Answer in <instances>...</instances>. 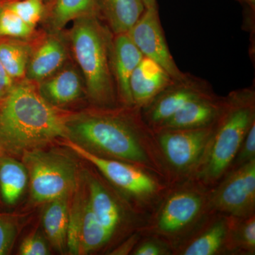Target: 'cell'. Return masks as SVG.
<instances>
[{
  "mask_svg": "<svg viewBox=\"0 0 255 255\" xmlns=\"http://www.w3.org/2000/svg\"><path fill=\"white\" fill-rule=\"evenodd\" d=\"M65 139L99 157L138 166L171 184L155 132L136 107H94L71 114Z\"/></svg>",
  "mask_w": 255,
  "mask_h": 255,
  "instance_id": "cell-1",
  "label": "cell"
},
{
  "mask_svg": "<svg viewBox=\"0 0 255 255\" xmlns=\"http://www.w3.org/2000/svg\"><path fill=\"white\" fill-rule=\"evenodd\" d=\"M70 114L50 105L31 82L15 83L0 102V147L7 155L21 156L65 139Z\"/></svg>",
  "mask_w": 255,
  "mask_h": 255,
  "instance_id": "cell-2",
  "label": "cell"
},
{
  "mask_svg": "<svg viewBox=\"0 0 255 255\" xmlns=\"http://www.w3.org/2000/svg\"><path fill=\"white\" fill-rule=\"evenodd\" d=\"M255 124V86L234 90L223 97L205 154L191 179L207 188L217 184L231 170L242 142Z\"/></svg>",
  "mask_w": 255,
  "mask_h": 255,
  "instance_id": "cell-3",
  "label": "cell"
},
{
  "mask_svg": "<svg viewBox=\"0 0 255 255\" xmlns=\"http://www.w3.org/2000/svg\"><path fill=\"white\" fill-rule=\"evenodd\" d=\"M73 23L70 40L89 100L93 107H118L112 73L113 33L97 14L82 16Z\"/></svg>",
  "mask_w": 255,
  "mask_h": 255,
  "instance_id": "cell-4",
  "label": "cell"
},
{
  "mask_svg": "<svg viewBox=\"0 0 255 255\" xmlns=\"http://www.w3.org/2000/svg\"><path fill=\"white\" fill-rule=\"evenodd\" d=\"M209 191L193 179L169 184L137 232L159 238L174 251L210 214Z\"/></svg>",
  "mask_w": 255,
  "mask_h": 255,
  "instance_id": "cell-5",
  "label": "cell"
},
{
  "mask_svg": "<svg viewBox=\"0 0 255 255\" xmlns=\"http://www.w3.org/2000/svg\"><path fill=\"white\" fill-rule=\"evenodd\" d=\"M63 140V145L90 162L115 190L145 218L155 209L169 187L163 179L138 166L99 157L70 140Z\"/></svg>",
  "mask_w": 255,
  "mask_h": 255,
  "instance_id": "cell-6",
  "label": "cell"
},
{
  "mask_svg": "<svg viewBox=\"0 0 255 255\" xmlns=\"http://www.w3.org/2000/svg\"><path fill=\"white\" fill-rule=\"evenodd\" d=\"M22 162L27 169L32 201L44 204L71 194L78 187V162L61 151L37 149L25 152Z\"/></svg>",
  "mask_w": 255,
  "mask_h": 255,
  "instance_id": "cell-7",
  "label": "cell"
},
{
  "mask_svg": "<svg viewBox=\"0 0 255 255\" xmlns=\"http://www.w3.org/2000/svg\"><path fill=\"white\" fill-rule=\"evenodd\" d=\"M214 124L199 128L154 130L171 184L191 179L195 173L211 140Z\"/></svg>",
  "mask_w": 255,
  "mask_h": 255,
  "instance_id": "cell-8",
  "label": "cell"
},
{
  "mask_svg": "<svg viewBox=\"0 0 255 255\" xmlns=\"http://www.w3.org/2000/svg\"><path fill=\"white\" fill-rule=\"evenodd\" d=\"M83 179L90 207L112 241L121 236L126 239L142 227L145 216L139 214L125 198L119 196V193L114 192L106 179L104 182L98 175L89 172H85Z\"/></svg>",
  "mask_w": 255,
  "mask_h": 255,
  "instance_id": "cell-9",
  "label": "cell"
},
{
  "mask_svg": "<svg viewBox=\"0 0 255 255\" xmlns=\"http://www.w3.org/2000/svg\"><path fill=\"white\" fill-rule=\"evenodd\" d=\"M209 211L234 218L255 214V159L231 169L209 188Z\"/></svg>",
  "mask_w": 255,
  "mask_h": 255,
  "instance_id": "cell-10",
  "label": "cell"
},
{
  "mask_svg": "<svg viewBox=\"0 0 255 255\" xmlns=\"http://www.w3.org/2000/svg\"><path fill=\"white\" fill-rule=\"evenodd\" d=\"M214 95L216 93L209 82L188 73L185 78L174 80L142 108V118L154 130L187 104Z\"/></svg>",
  "mask_w": 255,
  "mask_h": 255,
  "instance_id": "cell-11",
  "label": "cell"
},
{
  "mask_svg": "<svg viewBox=\"0 0 255 255\" xmlns=\"http://www.w3.org/2000/svg\"><path fill=\"white\" fill-rule=\"evenodd\" d=\"M128 34L144 57L159 64L174 80H181L187 76L188 73L179 68L171 54L157 6L145 8L143 14Z\"/></svg>",
  "mask_w": 255,
  "mask_h": 255,
  "instance_id": "cell-12",
  "label": "cell"
},
{
  "mask_svg": "<svg viewBox=\"0 0 255 255\" xmlns=\"http://www.w3.org/2000/svg\"><path fill=\"white\" fill-rule=\"evenodd\" d=\"M232 217L211 213L190 236L177 246L173 255H228Z\"/></svg>",
  "mask_w": 255,
  "mask_h": 255,
  "instance_id": "cell-13",
  "label": "cell"
},
{
  "mask_svg": "<svg viewBox=\"0 0 255 255\" xmlns=\"http://www.w3.org/2000/svg\"><path fill=\"white\" fill-rule=\"evenodd\" d=\"M143 58L128 33L114 35L112 73L119 105L135 107L130 89L132 73Z\"/></svg>",
  "mask_w": 255,
  "mask_h": 255,
  "instance_id": "cell-14",
  "label": "cell"
},
{
  "mask_svg": "<svg viewBox=\"0 0 255 255\" xmlns=\"http://www.w3.org/2000/svg\"><path fill=\"white\" fill-rule=\"evenodd\" d=\"M173 81L172 77L159 64L143 56L130 80L134 106L141 110Z\"/></svg>",
  "mask_w": 255,
  "mask_h": 255,
  "instance_id": "cell-15",
  "label": "cell"
},
{
  "mask_svg": "<svg viewBox=\"0 0 255 255\" xmlns=\"http://www.w3.org/2000/svg\"><path fill=\"white\" fill-rule=\"evenodd\" d=\"M223 97L214 95L191 102L153 130L191 129L210 127L216 122L222 108Z\"/></svg>",
  "mask_w": 255,
  "mask_h": 255,
  "instance_id": "cell-16",
  "label": "cell"
},
{
  "mask_svg": "<svg viewBox=\"0 0 255 255\" xmlns=\"http://www.w3.org/2000/svg\"><path fill=\"white\" fill-rule=\"evenodd\" d=\"M66 58L63 42L58 36L48 37L30 57L25 76L30 82L43 81L56 73Z\"/></svg>",
  "mask_w": 255,
  "mask_h": 255,
  "instance_id": "cell-17",
  "label": "cell"
},
{
  "mask_svg": "<svg viewBox=\"0 0 255 255\" xmlns=\"http://www.w3.org/2000/svg\"><path fill=\"white\" fill-rule=\"evenodd\" d=\"M99 16L114 35L128 33L143 14L142 0H96Z\"/></svg>",
  "mask_w": 255,
  "mask_h": 255,
  "instance_id": "cell-18",
  "label": "cell"
},
{
  "mask_svg": "<svg viewBox=\"0 0 255 255\" xmlns=\"http://www.w3.org/2000/svg\"><path fill=\"white\" fill-rule=\"evenodd\" d=\"M39 83L40 95L50 105L59 108L78 100L83 89L78 72L70 68L57 72Z\"/></svg>",
  "mask_w": 255,
  "mask_h": 255,
  "instance_id": "cell-19",
  "label": "cell"
},
{
  "mask_svg": "<svg viewBox=\"0 0 255 255\" xmlns=\"http://www.w3.org/2000/svg\"><path fill=\"white\" fill-rule=\"evenodd\" d=\"M28 184L27 169L12 156H0V204L6 208L16 206Z\"/></svg>",
  "mask_w": 255,
  "mask_h": 255,
  "instance_id": "cell-20",
  "label": "cell"
},
{
  "mask_svg": "<svg viewBox=\"0 0 255 255\" xmlns=\"http://www.w3.org/2000/svg\"><path fill=\"white\" fill-rule=\"evenodd\" d=\"M73 193L46 203L42 217L47 239L53 248L60 253L66 251L69 209Z\"/></svg>",
  "mask_w": 255,
  "mask_h": 255,
  "instance_id": "cell-21",
  "label": "cell"
},
{
  "mask_svg": "<svg viewBox=\"0 0 255 255\" xmlns=\"http://www.w3.org/2000/svg\"><path fill=\"white\" fill-rule=\"evenodd\" d=\"M112 242L110 234L99 222L92 211L85 189V204L80 233V255L96 253L105 248Z\"/></svg>",
  "mask_w": 255,
  "mask_h": 255,
  "instance_id": "cell-22",
  "label": "cell"
},
{
  "mask_svg": "<svg viewBox=\"0 0 255 255\" xmlns=\"http://www.w3.org/2000/svg\"><path fill=\"white\" fill-rule=\"evenodd\" d=\"M92 14L98 15L96 0H55L49 16L50 29L58 33L70 21Z\"/></svg>",
  "mask_w": 255,
  "mask_h": 255,
  "instance_id": "cell-23",
  "label": "cell"
},
{
  "mask_svg": "<svg viewBox=\"0 0 255 255\" xmlns=\"http://www.w3.org/2000/svg\"><path fill=\"white\" fill-rule=\"evenodd\" d=\"M228 255H255V214L232 217L228 243Z\"/></svg>",
  "mask_w": 255,
  "mask_h": 255,
  "instance_id": "cell-24",
  "label": "cell"
},
{
  "mask_svg": "<svg viewBox=\"0 0 255 255\" xmlns=\"http://www.w3.org/2000/svg\"><path fill=\"white\" fill-rule=\"evenodd\" d=\"M31 48L27 45L14 41L0 43V62L13 80L26 75Z\"/></svg>",
  "mask_w": 255,
  "mask_h": 255,
  "instance_id": "cell-25",
  "label": "cell"
},
{
  "mask_svg": "<svg viewBox=\"0 0 255 255\" xmlns=\"http://www.w3.org/2000/svg\"><path fill=\"white\" fill-rule=\"evenodd\" d=\"M81 189L76 188L70 199L67 230L66 251L70 255H80V233L85 199V186Z\"/></svg>",
  "mask_w": 255,
  "mask_h": 255,
  "instance_id": "cell-26",
  "label": "cell"
},
{
  "mask_svg": "<svg viewBox=\"0 0 255 255\" xmlns=\"http://www.w3.org/2000/svg\"><path fill=\"white\" fill-rule=\"evenodd\" d=\"M44 0H9L5 6L32 28L36 27L44 14Z\"/></svg>",
  "mask_w": 255,
  "mask_h": 255,
  "instance_id": "cell-27",
  "label": "cell"
},
{
  "mask_svg": "<svg viewBox=\"0 0 255 255\" xmlns=\"http://www.w3.org/2000/svg\"><path fill=\"white\" fill-rule=\"evenodd\" d=\"M33 31L34 28L28 26L4 4L0 13V37L26 38L31 35Z\"/></svg>",
  "mask_w": 255,
  "mask_h": 255,
  "instance_id": "cell-28",
  "label": "cell"
},
{
  "mask_svg": "<svg viewBox=\"0 0 255 255\" xmlns=\"http://www.w3.org/2000/svg\"><path fill=\"white\" fill-rule=\"evenodd\" d=\"M17 216L0 213V255L9 254L18 233Z\"/></svg>",
  "mask_w": 255,
  "mask_h": 255,
  "instance_id": "cell-29",
  "label": "cell"
},
{
  "mask_svg": "<svg viewBox=\"0 0 255 255\" xmlns=\"http://www.w3.org/2000/svg\"><path fill=\"white\" fill-rule=\"evenodd\" d=\"M132 255H173L172 248L152 236H142L132 252Z\"/></svg>",
  "mask_w": 255,
  "mask_h": 255,
  "instance_id": "cell-30",
  "label": "cell"
},
{
  "mask_svg": "<svg viewBox=\"0 0 255 255\" xmlns=\"http://www.w3.org/2000/svg\"><path fill=\"white\" fill-rule=\"evenodd\" d=\"M255 159V124L251 128L233 160L231 169ZM230 170V171H231Z\"/></svg>",
  "mask_w": 255,
  "mask_h": 255,
  "instance_id": "cell-31",
  "label": "cell"
},
{
  "mask_svg": "<svg viewBox=\"0 0 255 255\" xmlns=\"http://www.w3.org/2000/svg\"><path fill=\"white\" fill-rule=\"evenodd\" d=\"M21 255H47L50 254L49 248L44 238L38 233L29 235L21 242L18 249Z\"/></svg>",
  "mask_w": 255,
  "mask_h": 255,
  "instance_id": "cell-32",
  "label": "cell"
},
{
  "mask_svg": "<svg viewBox=\"0 0 255 255\" xmlns=\"http://www.w3.org/2000/svg\"><path fill=\"white\" fill-rule=\"evenodd\" d=\"M142 236L139 232H135L130 236L121 242L117 248L110 252V255H131L134 248H135L137 243L140 241Z\"/></svg>",
  "mask_w": 255,
  "mask_h": 255,
  "instance_id": "cell-33",
  "label": "cell"
},
{
  "mask_svg": "<svg viewBox=\"0 0 255 255\" xmlns=\"http://www.w3.org/2000/svg\"><path fill=\"white\" fill-rule=\"evenodd\" d=\"M14 80L9 76L0 62V102L4 100L12 90L15 85Z\"/></svg>",
  "mask_w": 255,
  "mask_h": 255,
  "instance_id": "cell-34",
  "label": "cell"
},
{
  "mask_svg": "<svg viewBox=\"0 0 255 255\" xmlns=\"http://www.w3.org/2000/svg\"><path fill=\"white\" fill-rule=\"evenodd\" d=\"M145 8L157 6V0H142Z\"/></svg>",
  "mask_w": 255,
  "mask_h": 255,
  "instance_id": "cell-35",
  "label": "cell"
},
{
  "mask_svg": "<svg viewBox=\"0 0 255 255\" xmlns=\"http://www.w3.org/2000/svg\"><path fill=\"white\" fill-rule=\"evenodd\" d=\"M242 1H244L246 4L249 5L254 10L255 7V0H241Z\"/></svg>",
  "mask_w": 255,
  "mask_h": 255,
  "instance_id": "cell-36",
  "label": "cell"
},
{
  "mask_svg": "<svg viewBox=\"0 0 255 255\" xmlns=\"http://www.w3.org/2000/svg\"><path fill=\"white\" fill-rule=\"evenodd\" d=\"M8 1H9V0H0V13H1V10L3 9V8H4L5 3Z\"/></svg>",
  "mask_w": 255,
  "mask_h": 255,
  "instance_id": "cell-37",
  "label": "cell"
},
{
  "mask_svg": "<svg viewBox=\"0 0 255 255\" xmlns=\"http://www.w3.org/2000/svg\"><path fill=\"white\" fill-rule=\"evenodd\" d=\"M3 154H5L4 152V151L1 150V147H0V156L2 155Z\"/></svg>",
  "mask_w": 255,
  "mask_h": 255,
  "instance_id": "cell-38",
  "label": "cell"
}]
</instances>
